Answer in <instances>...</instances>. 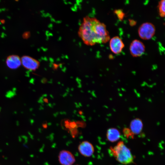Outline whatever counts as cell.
<instances>
[{"instance_id":"cell-6","label":"cell","mask_w":165,"mask_h":165,"mask_svg":"<svg viewBox=\"0 0 165 165\" xmlns=\"http://www.w3.org/2000/svg\"><path fill=\"white\" fill-rule=\"evenodd\" d=\"M109 46L111 51L113 53L118 54L121 52L124 45L121 39L119 36H116L110 39Z\"/></svg>"},{"instance_id":"cell-12","label":"cell","mask_w":165,"mask_h":165,"mask_svg":"<svg viewBox=\"0 0 165 165\" xmlns=\"http://www.w3.org/2000/svg\"><path fill=\"white\" fill-rule=\"evenodd\" d=\"M158 7L160 16L161 17H165V0L160 1Z\"/></svg>"},{"instance_id":"cell-14","label":"cell","mask_w":165,"mask_h":165,"mask_svg":"<svg viewBox=\"0 0 165 165\" xmlns=\"http://www.w3.org/2000/svg\"><path fill=\"white\" fill-rule=\"evenodd\" d=\"M115 13L117 15L118 17L120 20H122L125 14L121 9H117L115 10Z\"/></svg>"},{"instance_id":"cell-15","label":"cell","mask_w":165,"mask_h":165,"mask_svg":"<svg viewBox=\"0 0 165 165\" xmlns=\"http://www.w3.org/2000/svg\"><path fill=\"white\" fill-rule=\"evenodd\" d=\"M29 32H26L24 33V34L23 35V37L25 38H28L29 37Z\"/></svg>"},{"instance_id":"cell-2","label":"cell","mask_w":165,"mask_h":165,"mask_svg":"<svg viewBox=\"0 0 165 165\" xmlns=\"http://www.w3.org/2000/svg\"><path fill=\"white\" fill-rule=\"evenodd\" d=\"M109 150L110 153L120 163L128 164L134 163V157L131 151L123 141L119 142L113 147H110Z\"/></svg>"},{"instance_id":"cell-10","label":"cell","mask_w":165,"mask_h":165,"mask_svg":"<svg viewBox=\"0 0 165 165\" xmlns=\"http://www.w3.org/2000/svg\"><path fill=\"white\" fill-rule=\"evenodd\" d=\"M143 127L142 121L138 118L133 120L130 124V129L134 135L140 134L142 130Z\"/></svg>"},{"instance_id":"cell-4","label":"cell","mask_w":165,"mask_h":165,"mask_svg":"<svg viewBox=\"0 0 165 165\" xmlns=\"http://www.w3.org/2000/svg\"><path fill=\"white\" fill-rule=\"evenodd\" d=\"M145 49V46L144 43L138 40L134 39L130 44V52L133 57L141 56L144 53Z\"/></svg>"},{"instance_id":"cell-3","label":"cell","mask_w":165,"mask_h":165,"mask_svg":"<svg viewBox=\"0 0 165 165\" xmlns=\"http://www.w3.org/2000/svg\"><path fill=\"white\" fill-rule=\"evenodd\" d=\"M156 28L152 23L146 22L142 24L139 27L138 32L139 37L143 40H149L154 35Z\"/></svg>"},{"instance_id":"cell-8","label":"cell","mask_w":165,"mask_h":165,"mask_svg":"<svg viewBox=\"0 0 165 165\" xmlns=\"http://www.w3.org/2000/svg\"><path fill=\"white\" fill-rule=\"evenodd\" d=\"M78 150L82 155L88 157L93 155L94 152V148L90 143L85 141H82L79 145Z\"/></svg>"},{"instance_id":"cell-17","label":"cell","mask_w":165,"mask_h":165,"mask_svg":"<svg viewBox=\"0 0 165 165\" xmlns=\"http://www.w3.org/2000/svg\"></svg>"},{"instance_id":"cell-9","label":"cell","mask_w":165,"mask_h":165,"mask_svg":"<svg viewBox=\"0 0 165 165\" xmlns=\"http://www.w3.org/2000/svg\"><path fill=\"white\" fill-rule=\"evenodd\" d=\"M6 63L7 66L12 69L18 68L21 64V58L18 56L14 55L8 57Z\"/></svg>"},{"instance_id":"cell-16","label":"cell","mask_w":165,"mask_h":165,"mask_svg":"<svg viewBox=\"0 0 165 165\" xmlns=\"http://www.w3.org/2000/svg\"><path fill=\"white\" fill-rule=\"evenodd\" d=\"M130 24L132 26L135 25L136 24V22L133 20H129Z\"/></svg>"},{"instance_id":"cell-11","label":"cell","mask_w":165,"mask_h":165,"mask_svg":"<svg viewBox=\"0 0 165 165\" xmlns=\"http://www.w3.org/2000/svg\"><path fill=\"white\" fill-rule=\"evenodd\" d=\"M120 136L119 131L117 129L111 128L107 131L106 136L108 140L111 142H114L118 140Z\"/></svg>"},{"instance_id":"cell-5","label":"cell","mask_w":165,"mask_h":165,"mask_svg":"<svg viewBox=\"0 0 165 165\" xmlns=\"http://www.w3.org/2000/svg\"><path fill=\"white\" fill-rule=\"evenodd\" d=\"M21 64L25 69L34 71L39 66V62L36 59L28 56H24L21 58Z\"/></svg>"},{"instance_id":"cell-1","label":"cell","mask_w":165,"mask_h":165,"mask_svg":"<svg viewBox=\"0 0 165 165\" xmlns=\"http://www.w3.org/2000/svg\"><path fill=\"white\" fill-rule=\"evenodd\" d=\"M78 35L87 45L105 43L110 39L105 25L96 18L88 16L84 17L79 28Z\"/></svg>"},{"instance_id":"cell-13","label":"cell","mask_w":165,"mask_h":165,"mask_svg":"<svg viewBox=\"0 0 165 165\" xmlns=\"http://www.w3.org/2000/svg\"><path fill=\"white\" fill-rule=\"evenodd\" d=\"M123 133L124 135L127 138H134V135L130 130L128 128H125L123 130Z\"/></svg>"},{"instance_id":"cell-7","label":"cell","mask_w":165,"mask_h":165,"mask_svg":"<svg viewBox=\"0 0 165 165\" xmlns=\"http://www.w3.org/2000/svg\"><path fill=\"white\" fill-rule=\"evenodd\" d=\"M58 159L62 165H72L75 161L73 155L70 152L65 150L59 153Z\"/></svg>"}]
</instances>
